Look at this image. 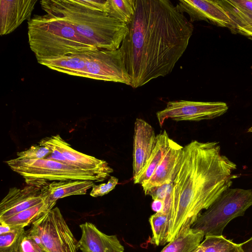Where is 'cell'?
I'll use <instances>...</instances> for the list:
<instances>
[{
    "mask_svg": "<svg viewBox=\"0 0 252 252\" xmlns=\"http://www.w3.org/2000/svg\"><path fill=\"white\" fill-rule=\"evenodd\" d=\"M176 5L181 12L189 15L191 23L205 21L234 32L232 19L218 0H180Z\"/></svg>",
    "mask_w": 252,
    "mask_h": 252,
    "instance_id": "obj_12",
    "label": "cell"
},
{
    "mask_svg": "<svg viewBox=\"0 0 252 252\" xmlns=\"http://www.w3.org/2000/svg\"><path fill=\"white\" fill-rule=\"evenodd\" d=\"M36 2V0H0V35L9 34L24 21H29Z\"/></svg>",
    "mask_w": 252,
    "mask_h": 252,
    "instance_id": "obj_14",
    "label": "cell"
},
{
    "mask_svg": "<svg viewBox=\"0 0 252 252\" xmlns=\"http://www.w3.org/2000/svg\"><path fill=\"white\" fill-rule=\"evenodd\" d=\"M94 184V182L87 180L54 181L47 184L46 201L52 209L59 199L73 195L85 194Z\"/></svg>",
    "mask_w": 252,
    "mask_h": 252,
    "instance_id": "obj_17",
    "label": "cell"
},
{
    "mask_svg": "<svg viewBox=\"0 0 252 252\" xmlns=\"http://www.w3.org/2000/svg\"><path fill=\"white\" fill-rule=\"evenodd\" d=\"M234 32L241 34L252 37V23L236 26Z\"/></svg>",
    "mask_w": 252,
    "mask_h": 252,
    "instance_id": "obj_31",
    "label": "cell"
},
{
    "mask_svg": "<svg viewBox=\"0 0 252 252\" xmlns=\"http://www.w3.org/2000/svg\"><path fill=\"white\" fill-rule=\"evenodd\" d=\"M228 109L223 102L175 100L167 103L165 108L156 113L160 127L166 119L176 121L210 120L224 114Z\"/></svg>",
    "mask_w": 252,
    "mask_h": 252,
    "instance_id": "obj_10",
    "label": "cell"
},
{
    "mask_svg": "<svg viewBox=\"0 0 252 252\" xmlns=\"http://www.w3.org/2000/svg\"><path fill=\"white\" fill-rule=\"evenodd\" d=\"M193 252H204V251L203 247L200 244V245Z\"/></svg>",
    "mask_w": 252,
    "mask_h": 252,
    "instance_id": "obj_34",
    "label": "cell"
},
{
    "mask_svg": "<svg viewBox=\"0 0 252 252\" xmlns=\"http://www.w3.org/2000/svg\"><path fill=\"white\" fill-rule=\"evenodd\" d=\"M252 206V190L229 188L203 213L191 228L201 230L205 236H221L233 219L243 216Z\"/></svg>",
    "mask_w": 252,
    "mask_h": 252,
    "instance_id": "obj_6",
    "label": "cell"
},
{
    "mask_svg": "<svg viewBox=\"0 0 252 252\" xmlns=\"http://www.w3.org/2000/svg\"><path fill=\"white\" fill-rule=\"evenodd\" d=\"M149 222L152 231L151 243L156 246L168 243L169 233L168 216L164 212L156 213L150 217Z\"/></svg>",
    "mask_w": 252,
    "mask_h": 252,
    "instance_id": "obj_22",
    "label": "cell"
},
{
    "mask_svg": "<svg viewBox=\"0 0 252 252\" xmlns=\"http://www.w3.org/2000/svg\"><path fill=\"white\" fill-rule=\"evenodd\" d=\"M204 237L201 230L190 228L184 234L169 242L160 252H193Z\"/></svg>",
    "mask_w": 252,
    "mask_h": 252,
    "instance_id": "obj_19",
    "label": "cell"
},
{
    "mask_svg": "<svg viewBox=\"0 0 252 252\" xmlns=\"http://www.w3.org/2000/svg\"><path fill=\"white\" fill-rule=\"evenodd\" d=\"M183 147L172 140L169 148L151 177L142 184L144 193L150 189L172 182Z\"/></svg>",
    "mask_w": 252,
    "mask_h": 252,
    "instance_id": "obj_16",
    "label": "cell"
},
{
    "mask_svg": "<svg viewBox=\"0 0 252 252\" xmlns=\"http://www.w3.org/2000/svg\"><path fill=\"white\" fill-rule=\"evenodd\" d=\"M127 27L119 49L134 89L170 73L187 48L194 29L169 0H136Z\"/></svg>",
    "mask_w": 252,
    "mask_h": 252,
    "instance_id": "obj_1",
    "label": "cell"
},
{
    "mask_svg": "<svg viewBox=\"0 0 252 252\" xmlns=\"http://www.w3.org/2000/svg\"><path fill=\"white\" fill-rule=\"evenodd\" d=\"M16 226H12L0 221V234H5L13 231Z\"/></svg>",
    "mask_w": 252,
    "mask_h": 252,
    "instance_id": "obj_33",
    "label": "cell"
},
{
    "mask_svg": "<svg viewBox=\"0 0 252 252\" xmlns=\"http://www.w3.org/2000/svg\"><path fill=\"white\" fill-rule=\"evenodd\" d=\"M40 3L46 13L67 21L98 49H119L128 32L127 25L82 0H42Z\"/></svg>",
    "mask_w": 252,
    "mask_h": 252,
    "instance_id": "obj_3",
    "label": "cell"
},
{
    "mask_svg": "<svg viewBox=\"0 0 252 252\" xmlns=\"http://www.w3.org/2000/svg\"><path fill=\"white\" fill-rule=\"evenodd\" d=\"M37 62L50 69L70 75L130 86V78L119 49H97Z\"/></svg>",
    "mask_w": 252,
    "mask_h": 252,
    "instance_id": "obj_5",
    "label": "cell"
},
{
    "mask_svg": "<svg viewBox=\"0 0 252 252\" xmlns=\"http://www.w3.org/2000/svg\"><path fill=\"white\" fill-rule=\"evenodd\" d=\"M219 2L229 15L235 28L252 23V0H222Z\"/></svg>",
    "mask_w": 252,
    "mask_h": 252,
    "instance_id": "obj_20",
    "label": "cell"
},
{
    "mask_svg": "<svg viewBox=\"0 0 252 252\" xmlns=\"http://www.w3.org/2000/svg\"><path fill=\"white\" fill-rule=\"evenodd\" d=\"M118 183V179L114 176H110L106 183L98 185L95 184L92 187L90 195L96 197L105 195L112 190Z\"/></svg>",
    "mask_w": 252,
    "mask_h": 252,
    "instance_id": "obj_27",
    "label": "cell"
},
{
    "mask_svg": "<svg viewBox=\"0 0 252 252\" xmlns=\"http://www.w3.org/2000/svg\"><path fill=\"white\" fill-rule=\"evenodd\" d=\"M19 252H43L41 246L26 233L21 242Z\"/></svg>",
    "mask_w": 252,
    "mask_h": 252,
    "instance_id": "obj_28",
    "label": "cell"
},
{
    "mask_svg": "<svg viewBox=\"0 0 252 252\" xmlns=\"http://www.w3.org/2000/svg\"><path fill=\"white\" fill-rule=\"evenodd\" d=\"M152 210L156 213L163 212L164 203V200L155 199L151 205Z\"/></svg>",
    "mask_w": 252,
    "mask_h": 252,
    "instance_id": "obj_32",
    "label": "cell"
},
{
    "mask_svg": "<svg viewBox=\"0 0 252 252\" xmlns=\"http://www.w3.org/2000/svg\"><path fill=\"white\" fill-rule=\"evenodd\" d=\"M173 183H165L162 185L154 187L145 192L146 195L151 196L153 200L160 199L164 200L169 188L172 186Z\"/></svg>",
    "mask_w": 252,
    "mask_h": 252,
    "instance_id": "obj_29",
    "label": "cell"
},
{
    "mask_svg": "<svg viewBox=\"0 0 252 252\" xmlns=\"http://www.w3.org/2000/svg\"><path fill=\"white\" fill-rule=\"evenodd\" d=\"M46 200L42 203L20 212L8 218L0 220L12 226H27L36 220L46 212L51 210Z\"/></svg>",
    "mask_w": 252,
    "mask_h": 252,
    "instance_id": "obj_21",
    "label": "cell"
},
{
    "mask_svg": "<svg viewBox=\"0 0 252 252\" xmlns=\"http://www.w3.org/2000/svg\"><path fill=\"white\" fill-rule=\"evenodd\" d=\"M47 182L27 184L23 188H10L0 203V220L13 216L45 201Z\"/></svg>",
    "mask_w": 252,
    "mask_h": 252,
    "instance_id": "obj_11",
    "label": "cell"
},
{
    "mask_svg": "<svg viewBox=\"0 0 252 252\" xmlns=\"http://www.w3.org/2000/svg\"><path fill=\"white\" fill-rule=\"evenodd\" d=\"M51 152L46 146L38 144L33 145L29 149L17 153V158L25 160H36L46 158Z\"/></svg>",
    "mask_w": 252,
    "mask_h": 252,
    "instance_id": "obj_26",
    "label": "cell"
},
{
    "mask_svg": "<svg viewBox=\"0 0 252 252\" xmlns=\"http://www.w3.org/2000/svg\"><path fill=\"white\" fill-rule=\"evenodd\" d=\"M172 140L165 130L156 135L155 147L146 166L134 184L142 185L149 180L167 152Z\"/></svg>",
    "mask_w": 252,
    "mask_h": 252,
    "instance_id": "obj_18",
    "label": "cell"
},
{
    "mask_svg": "<svg viewBox=\"0 0 252 252\" xmlns=\"http://www.w3.org/2000/svg\"><path fill=\"white\" fill-rule=\"evenodd\" d=\"M82 1L84 3L94 9L108 13L109 9L108 0H82Z\"/></svg>",
    "mask_w": 252,
    "mask_h": 252,
    "instance_id": "obj_30",
    "label": "cell"
},
{
    "mask_svg": "<svg viewBox=\"0 0 252 252\" xmlns=\"http://www.w3.org/2000/svg\"><path fill=\"white\" fill-rule=\"evenodd\" d=\"M236 167L218 142L193 140L183 148L172 179L174 220L168 243L188 231L202 211L230 188Z\"/></svg>",
    "mask_w": 252,
    "mask_h": 252,
    "instance_id": "obj_2",
    "label": "cell"
},
{
    "mask_svg": "<svg viewBox=\"0 0 252 252\" xmlns=\"http://www.w3.org/2000/svg\"><path fill=\"white\" fill-rule=\"evenodd\" d=\"M39 144L46 146L50 150V154L45 158L55 160L107 178L113 172V169L105 160L73 149L59 134L46 137L40 141Z\"/></svg>",
    "mask_w": 252,
    "mask_h": 252,
    "instance_id": "obj_9",
    "label": "cell"
},
{
    "mask_svg": "<svg viewBox=\"0 0 252 252\" xmlns=\"http://www.w3.org/2000/svg\"><path fill=\"white\" fill-rule=\"evenodd\" d=\"M29 43L37 60L96 50L64 19L46 13L28 22Z\"/></svg>",
    "mask_w": 252,
    "mask_h": 252,
    "instance_id": "obj_4",
    "label": "cell"
},
{
    "mask_svg": "<svg viewBox=\"0 0 252 252\" xmlns=\"http://www.w3.org/2000/svg\"><path fill=\"white\" fill-rule=\"evenodd\" d=\"M133 151V179L134 182L144 170L155 145L156 136L153 127L137 118L134 123Z\"/></svg>",
    "mask_w": 252,
    "mask_h": 252,
    "instance_id": "obj_13",
    "label": "cell"
},
{
    "mask_svg": "<svg viewBox=\"0 0 252 252\" xmlns=\"http://www.w3.org/2000/svg\"><path fill=\"white\" fill-rule=\"evenodd\" d=\"M108 0V14L119 21L128 25L135 13L136 0Z\"/></svg>",
    "mask_w": 252,
    "mask_h": 252,
    "instance_id": "obj_24",
    "label": "cell"
},
{
    "mask_svg": "<svg viewBox=\"0 0 252 252\" xmlns=\"http://www.w3.org/2000/svg\"><path fill=\"white\" fill-rule=\"evenodd\" d=\"M200 245L204 252H245L242 243H235L223 235L205 236Z\"/></svg>",
    "mask_w": 252,
    "mask_h": 252,
    "instance_id": "obj_23",
    "label": "cell"
},
{
    "mask_svg": "<svg viewBox=\"0 0 252 252\" xmlns=\"http://www.w3.org/2000/svg\"><path fill=\"white\" fill-rule=\"evenodd\" d=\"M26 231L42 248L43 252H77L78 243L60 209L45 213Z\"/></svg>",
    "mask_w": 252,
    "mask_h": 252,
    "instance_id": "obj_8",
    "label": "cell"
},
{
    "mask_svg": "<svg viewBox=\"0 0 252 252\" xmlns=\"http://www.w3.org/2000/svg\"><path fill=\"white\" fill-rule=\"evenodd\" d=\"M5 162L13 171L23 177L27 184L69 180L100 182L107 178L101 175L47 158L25 160L15 158Z\"/></svg>",
    "mask_w": 252,
    "mask_h": 252,
    "instance_id": "obj_7",
    "label": "cell"
},
{
    "mask_svg": "<svg viewBox=\"0 0 252 252\" xmlns=\"http://www.w3.org/2000/svg\"><path fill=\"white\" fill-rule=\"evenodd\" d=\"M82 235L78 247L82 252H124V247L116 235L100 231L91 222L79 225Z\"/></svg>",
    "mask_w": 252,
    "mask_h": 252,
    "instance_id": "obj_15",
    "label": "cell"
},
{
    "mask_svg": "<svg viewBox=\"0 0 252 252\" xmlns=\"http://www.w3.org/2000/svg\"><path fill=\"white\" fill-rule=\"evenodd\" d=\"M26 234L24 226H16L13 231L0 234V252H19L20 246Z\"/></svg>",
    "mask_w": 252,
    "mask_h": 252,
    "instance_id": "obj_25",
    "label": "cell"
}]
</instances>
